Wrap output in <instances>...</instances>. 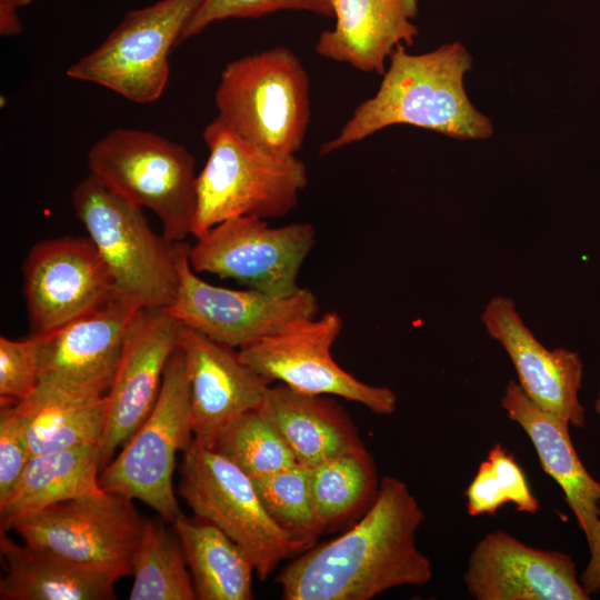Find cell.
Wrapping results in <instances>:
<instances>
[{
  "label": "cell",
  "instance_id": "cell-36",
  "mask_svg": "<svg viewBox=\"0 0 600 600\" xmlns=\"http://www.w3.org/2000/svg\"><path fill=\"white\" fill-rule=\"evenodd\" d=\"M34 0H0V34L3 37L17 36L22 32V22L18 14L19 9L32 3Z\"/></svg>",
  "mask_w": 600,
  "mask_h": 600
},
{
  "label": "cell",
  "instance_id": "cell-12",
  "mask_svg": "<svg viewBox=\"0 0 600 600\" xmlns=\"http://www.w3.org/2000/svg\"><path fill=\"white\" fill-rule=\"evenodd\" d=\"M314 243L316 229L311 223L271 227L262 218L237 217L199 237L189 249V260L196 272L288 297L301 289L299 272Z\"/></svg>",
  "mask_w": 600,
  "mask_h": 600
},
{
  "label": "cell",
  "instance_id": "cell-18",
  "mask_svg": "<svg viewBox=\"0 0 600 600\" xmlns=\"http://www.w3.org/2000/svg\"><path fill=\"white\" fill-rule=\"evenodd\" d=\"M480 320L488 336L509 356L518 383L528 398L570 427L583 428L586 412L579 397L583 374L580 354L564 347L546 348L523 322L510 297H493Z\"/></svg>",
  "mask_w": 600,
  "mask_h": 600
},
{
  "label": "cell",
  "instance_id": "cell-10",
  "mask_svg": "<svg viewBox=\"0 0 600 600\" xmlns=\"http://www.w3.org/2000/svg\"><path fill=\"white\" fill-rule=\"evenodd\" d=\"M203 0H160L129 11L109 36L67 69L137 103L158 100L169 79V53Z\"/></svg>",
  "mask_w": 600,
  "mask_h": 600
},
{
  "label": "cell",
  "instance_id": "cell-16",
  "mask_svg": "<svg viewBox=\"0 0 600 600\" xmlns=\"http://www.w3.org/2000/svg\"><path fill=\"white\" fill-rule=\"evenodd\" d=\"M180 329V322L163 308H143L133 323L106 396L101 469L150 414L167 363L179 346Z\"/></svg>",
  "mask_w": 600,
  "mask_h": 600
},
{
  "label": "cell",
  "instance_id": "cell-23",
  "mask_svg": "<svg viewBox=\"0 0 600 600\" xmlns=\"http://www.w3.org/2000/svg\"><path fill=\"white\" fill-rule=\"evenodd\" d=\"M99 444H83L32 456L20 478L0 500L1 530L52 504L101 492Z\"/></svg>",
  "mask_w": 600,
  "mask_h": 600
},
{
  "label": "cell",
  "instance_id": "cell-30",
  "mask_svg": "<svg viewBox=\"0 0 600 600\" xmlns=\"http://www.w3.org/2000/svg\"><path fill=\"white\" fill-rule=\"evenodd\" d=\"M251 481L276 524L302 551L314 546L323 531L313 508L309 467L297 463Z\"/></svg>",
  "mask_w": 600,
  "mask_h": 600
},
{
  "label": "cell",
  "instance_id": "cell-14",
  "mask_svg": "<svg viewBox=\"0 0 600 600\" xmlns=\"http://www.w3.org/2000/svg\"><path fill=\"white\" fill-rule=\"evenodd\" d=\"M173 247L178 288L172 303L163 309L183 327L240 349L318 313V299L308 289L277 297L250 288L213 286L196 274L187 242L177 241Z\"/></svg>",
  "mask_w": 600,
  "mask_h": 600
},
{
  "label": "cell",
  "instance_id": "cell-35",
  "mask_svg": "<svg viewBox=\"0 0 600 600\" xmlns=\"http://www.w3.org/2000/svg\"><path fill=\"white\" fill-rule=\"evenodd\" d=\"M594 411L600 416V389L594 400ZM590 551V559L581 573L580 581L586 591L591 596L600 593V516L597 539Z\"/></svg>",
  "mask_w": 600,
  "mask_h": 600
},
{
  "label": "cell",
  "instance_id": "cell-27",
  "mask_svg": "<svg viewBox=\"0 0 600 600\" xmlns=\"http://www.w3.org/2000/svg\"><path fill=\"white\" fill-rule=\"evenodd\" d=\"M314 512L324 532L369 507L379 489L376 467L359 446L309 468Z\"/></svg>",
  "mask_w": 600,
  "mask_h": 600
},
{
  "label": "cell",
  "instance_id": "cell-3",
  "mask_svg": "<svg viewBox=\"0 0 600 600\" xmlns=\"http://www.w3.org/2000/svg\"><path fill=\"white\" fill-rule=\"evenodd\" d=\"M202 137L209 153L196 181V239L231 218H280L298 206L308 184L303 161L249 143L218 117L206 126Z\"/></svg>",
  "mask_w": 600,
  "mask_h": 600
},
{
  "label": "cell",
  "instance_id": "cell-6",
  "mask_svg": "<svg viewBox=\"0 0 600 600\" xmlns=\"http://www.w3.org/2000/svg\"><path fill=\"white\" fill-rule=\"evenodd\" d=\"M90 172L130 202L151 210L170 241L192 236L196 162L180 143L148 130L116 128L88 152Z\"/></svg>",
  "mask_w": 600,
  "mask_h": 600
},
{
  "label": "cell",
  "instance_id": "cell-1",
  "mask_svg": "<svg viewBox=\"0 0 600 600\" xmlns=\"http://www.w3.org/2000/svg\"><path fill=\"white\" fill-rule=\"evenodd\" d=\"M424 513L408 486L383 477L362 518L341 536L314 544L277 576L286 600H370L403 586H426L429 558L416 534Z\"/></svg>",
  "mask_w": 600,
  "mask_h": 600
},
{
  "label": "cell",
  "instance_id": "cell-9",
  "mask_svg": "<svg viewBox=\"0 0 600 600\" xmlns=\"http://www.w3.org/2000/svg\"><path fill=\"white\" fill-rule=\"evenodd\" d=\"M178 493L196 516L229 536L250 558L260 580L300 547L266 511L251 479L231 460L193 441L182 452Z\"/></svg>",
  "mask_w": 600,
  "mask_h": 600
},
{
  "label": "cell",
  "instance_id": "cell-13",
  "mask_svg": "<svg viewBox=\"0 0 600 600\" xmlns=\"http://www.w3.org/2000/svg\"><path fill=\"white\" fill-rule=\"evenodd\" d=\"M142 309L117 294L58 330L37 336L40 373L33 393L79 402L104 398Z\"/></svg>",
  "mask_w": 600,
  "mask_h": 600
},
{
  "label": "cell",
  "instance_id": "cell-17",
  "mask_svg": "<svg viewBox=\"0 0 600 600\" xmlns=\"http://www.w3.org/2000/svg\"><path fill=\"white\" fill-rule=\"evenodd\" d=\"M477 600H588L572 558L528 546L507 531L487 533L463 574Z\"/></svg>",
  "mask_w": 600,
  "mask_h": 600
},
{
  "label": "cell",
  "instance_id": "cell-32",
  "mask_svg": "<svg viewBox=\"0 0 600 600\" xmlns=\"http://www.w3.org/2000/svg\"><path fill=\"white\" fill-rule=\"evenodd\" d=\"M280 10L308 11L329 18L334 14L331 0H203L181 41L201 33L214 22L231 18H257Z\"/></svg>",
  "mask_w": 600,
  "mask_h": 600
},
{
  "label": "cell",
  "instance_id": "cell-15",
  "mask_svg": "<svg viewBox=\"0 0 600 600\" xmlns=\"http://www.w3.org/2000/svg\"><path fill=\"white\" fill-rule=\"evenodd\" d=\"M32 336H44L117 296L112 274L91 239H44L22 263Z\"/></svg>",
  "mask_w": 600,
  "mask_h": 600
},
{
  "label": "cell",
  "instance_id": "cell-24",
  "mask_svg": "<svg viewBox=\"0 0 600 600\" xmlns=\"http://www.w3.org/2000/svg\"><path fill=\"white\" fill-rule=\"evenodd\" d=\"M0 550L7 572L0 580L1 600H112L114 582L90 570L24 543H16L4 530Z\"/></svg>",
  "mask_w": 600,
  "mask_h": 600
},
{
  "label": "cell",
  "instance_id": "cell-19",
  "mask_svg": "<svg viewBox=\"0 0 600 600\" xmlns=\"http://www.w3.org/2000/svg\"><path fill=\"white\" fill-rule=\"evenodd\" d=\"M182 351L190 388L193 439L213 449L222 430L263 403L270 383L240 358L239 351L181 326Z\"/></svg>",
  "mask_w": 600,
  "mask_h": 600
},
{
  "label": "cell",
  "instance_id": "cell-2",
  "mask_svg": "<svg viewBox=\"0 0 600 600\" xmlns=\"http://www.w3.org/2000/svg\"><path fill=\"white\" fill-rule=\"evenodd\" d=\"M378 91L361 102L339 133L320 147L326 156L393 124H411L458 139H484L492 124L468 99L463 78L471 56L459 42L410 54L403 44L389 57Z\"/></svg>",
  "mask_w": 600,
  "mask_h": 600
},
{
  "label": "cell",
  "instance_id": "cell-4",
  "mask_svg": "<svg viewBox=\"0 0 600 600\" xmlns=\"http://www.w3.org/2000/svg\"><path fill=\"white\" fill-rule=\"evenodd\" d=\"M214 103L217 117L243 140L277 156H296L310 122L309 76L289 48L248 54L226 64Z\"/></svg>",
  "mask_w": 600,
  "mask_h": 600
},
{
  "label": "cell",
  "instance_id": "cell-7",
  "mask_svg": "<svg viewBox=\"0 0 600 600\" xmlns=\"http://www.w3.org/2000/svg\"><path fill=\"white\" fill-rule=\"evenodd\" d=\"M192 441L189 379L178 346L150 414L101 469L99 484L104 491L142 501L173 524L182 514L173 490L176 456Z\"/></svg>",
  "mask_w": 600,
  "mask_h": 600
},
{
  "label": "cell",
  "instance_id": "cell-28",
  "mask_svg": "<svg viewBox=\"0 0 600 600\" xmlns=\"http://www.w3.org/2000/svg\"><path fill=\"white\" fill-rule=\"evenodd\" d=\"M178 534L159 520H144L133 558L130 600H196L193 580Z\"/></svg>",
  "mask_w": 600,
  "mask_h": 600
},
{
  "label": "cell",
  "instance_id": "cell-11",
  "mask_svg": "<svg viewBox=\"0 0 600 600\" xmlns=\"http://www.w3.org/2000/svg\"><path fill=\"white\" fill-rule=\"evenodd\" d=\"M343 320L336 311L299 320L238 349L240 358L269 383L280 381L300 392L337 396L374 413L391 414L397 394L366 383L342 369L331 356Z\"/></svg>",
  "mask_w": 600,
  "mask_h": 600
},
{
  "label": "cell",
  "instance_id": "cell-29",
  "mask_svg": "<svg viewBox=\"0 0 600 600\" xmlns=\"http://www.w3.org/2000/svg\"><path fill=\"white\" fill-rule=\"evenodd\" d=\"M213 450L231 460L251 480L298 463L260 408L249 410L231 421L219 434Z\"/></svg>",
  "mask_w": 600,
  "mask_h": 600
},
{
  "label": "cell",
  "instance_id": "cell-21",
  "mask_svg": "<svg viewBox=\"0 0 600 600\" xmlns=\"http://www.w3.org/2000/svg\"><path fill=\"white\" fill-rule=\"evenodd\" d=\"M336 24L322 31L316 52L364 71L386 72V59L418 34V0H331Z\"/></svg>",
  "mask_w": 600,
  "mask_h": 600
},
{
  "label": "cell",
  "instance_id": "cell-25",
  "mask_svg": "<svg viewBox=\"0 0 600 600\" xmlns=\"http://www.w3.org/2000/svg\"><path fill=\"white\" fill-rule=\"evenodd\" d=\"M197 599L251 600L254 566L244 551L221 529L197 516L180 514L173 522Z\"/></svg>",
  "mask_w": 600,
  "mask_h": 600
},
{
  "label": "cell",
  "instance_id": "cell-33",
  "mask_svg": "<svg viewBox=\"0 0 600 600\" xmlns=\"http://www.w3.org/2000/svg\"><path fill=\"white\" fill-rule=\"evenodd\" d=\"M39 338L24 340L0 337V403L14 404L28 399L39 382Z\"/></svg>",
  "mask_w": 600,
  "mask_h": 600
},
{
  "label": "cell",
  "instance_id": "cell-22",
  "mask_svg": "<svg viewBox=\"0 0 600 600\" xmlns=\"http://www.w3.org/2000/svg\"><path fill=\"white\" fill-rule=\"evenodd\" d=\"M260 409L277 428L298 463L317 466L362 446L350 417L324 394L269 387Z\"/></svg>",
  "mask_w": 600,
  "mask_h": 600
},
{
  "label": "cell",
  "instance_id": "cell-5",
  "mask_svg": "<svg viewBox=\"0 0 600 600\" xmlns=\"http://www.w3.org/2000/svg\"><path fill=\"white\" fill-rule=\"evenodd\" d=\"M76 216L108 266L117 294L166 308L178 288L172 241L157 234L142 208L89 173L72 191Z\"/></svg>",
  "mask_w": 600,
  "mask_h": 600
},
{
  "label": "cell",
  "instance_id": "cell-31",
  "mask_svg": "<svg viewBox=\"0 0 600 600\" xmlns=\"http://www.w3.org/2000/svg\"><path fill=\"white\" fill-rule=\"evenodd\" d=\"M466 497L471 517L493 516L504 503H512L526 513H536L540 509L514 454L501 443L489 450L467 488Z\"/></svg>",
  "mask_w": 600,
  "mask_h": 600
},
{
  "label": "cell",
  "instance_id": "cell-34",
  "mask_svg": "<svg viewBox=\"0 0 600 600\" xmlns=\"http://www.w3.org/2000/svg\"><path fill=\"white\" fill-rule=\"evenodd\" d=\"M32 457L13 404L0 409V500L11 491Z\"/></svg>",
  "mask_w": 600,
  "mask_h": 600
},
{
  "label": "cell",
  "instance_id": "cell-8",
  "mask_svg": "<svg viewBox=\"0 0 600 600\" xmlns=\"http://www.w3.org/2000/svg\"><path fill=\"white\" fill-rule=\"evenodd\" d=\"M132 500L102 490L29 514L11 530L28 546L118 580L132 576L144 523Z\"/></svg>",
  "mask_w": 600,
  "mask_h": 600
},
{
  "label": "cell",
  "instance_id": "cell-26",
  "mask_svg": "<svg viewBox=\"0 0 600 600\" xmlns=\"http://www.w3.org/2000/svg\"><path fill=\"white\" fill-rule=\"evenodd\" d=\"M32 456L83 444H99L107 419V397L79 402L32 393L13 404Z\"/></svg>",
  "mask_w": 600,
  "mask_h": 600
},
{
  "label": "cell",
  "instance_id": "cell-20",
  "mask_svg": "<svg viewBox=\"0 0 600 600\" xmlns=\"http://www.w3.org/2000/svg\"><path fill=\"white\" fill-rule=\"evenodd\" d=\"M501 407L526 431L543 471L563 491L590 550L599 528L600 483L582 464L571 441L570 426L532 402L513 380L504 388Z\"/></svg>",
  "mask_w": 600,
  "mask_h": 600
}]
</instances>
